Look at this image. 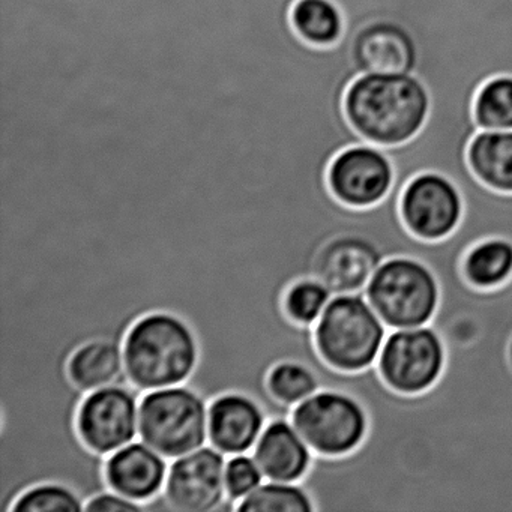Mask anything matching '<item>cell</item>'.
<instances>
[{
    "label": "cell",
    "mask_w": 512,
    "mask_h": 512,
    "mask_svg": "<svg viewBox=\"0 0 512 512\" xmlns=\"http://www.w3.org/2000/svg\"><path fill=\"white\" fill-rule=\"evenodd\" d=\"M388 332L364 293L332 296L314 323L320 356L344 373H358L376 365Z\"/></svg>",
    "instance_id": "3"
},
{
    "label": "cell",
    "mask_w": 512,
    "mask_h": 512,
    "mask_svg": "<svg viewBox=\"0 0 512 512\" xmlns=\"http://www.w3.org/2000/svg\"><path fill=\"white\" fill-rule=\"evenodd\" d=\"M265 481L301 482L310 470L314 452L290 418L268 421L253 448Z\"/></svg>",
    "instance_id": "16"
},
{
    "label": "cell",
    "mask_w": 512,
    "mask_h": 512,
    "mask_svg": "<svg viewBox=\"0 0 512 512\" xmlns=\"http://www.w3.org/2000/svg\"><path fill=\"white\" fill-rule=\"evenodd\" d=\"M467 161L485 187L512 194V130H479L467 149Z\"/></svg>",
    "instance_id": "18"
},
{
    "label": "cell",
    "mask_w": 512,
    "mask_h": 512,
    "mask_svg": "<svg viewBox=\"0 0 512 512\" xmlns=\"http://www.w3.org/2000/svg\"><path fill=\"white\" fill-rule=\"evenodd\" d=\"M365 298L389 331L430 325L440 304L436 275L410 257H391L365 287Z\"/></svg>",
    "instance_id": "5"
},
{
    "label": "cell",
    "mask_w": 512,
    "mask_h": 512,
    "mask_svg": "<svg viewBox=\"0 0 512 512\" xmlns=\"http://www.w3.org/2000/svg\"><path fill=\"white\" fill-rule=\"evenodd\" d=\"M199 341L176 314L157 311L137 320L124 340L125 374L137 391L185 385L199 364Z\"/></svg>",
    "instance_id": "2"
},
{
    "label": "cell",
    "mask_w": 512,
    "mask_h": 512,
    "mask_svg": "<svg viewBox=\"0 0 512 512\" xmlns=\"http://www.w3.org/2000/svg\"><path fill=\"white\" fill-rule=\"evenodd\" d=\"M463 275L470 286L481 290L508 283L512 277V242L490 238L473 245L464 257Z\"/></svg>",
    "instance_id": "19"
},
{
    "label": "cell",
    "mask_w": 512,
    "mask_h": 512,
    "mask_svg": "<svg viewBox=\"0 0 512 512\" xmlns=\"http://www.w3.org/2000/svg\"><path fill=\"white\" fill-rule=\"evenodd\" d=\"M293 427L314 454L340 457L355 451L368 433L365 407L343 391L320 389L293 407Z\"/></svg>",
    "instance_id": "6"
},
{
    "label": "cell",
    "mask_w": 512,
    "mask_h": 512,
    "mask_svg": "<svg viewBox=\"0 0 512 512\" xmlns=\"http://www.w3.org/2000/svg\"><path fill=\"white\" fill-rule=\"evenodd\" d=\"M383 262L385 256L370 239L341 235L320 250L314 263L313 278L325 284L332 296L364 293Z\"/></svg>",
    "instance_id": "13"
},
{
    "label": "cell",
    "mask_w": 512,
    "mask_h": 512,
    "mask_svg": "<svg viewBox=\"0 0 512 512\" xmlns=\"http://www.w3.org/2000/svg\"><path fill=\"white\" fill-rule=\"evenodd\" d=\"M331 299L332 293L325 284L313 277L304 278L293 283L287 290L284 311L292 322L314 326Z\"/></svg>",
    "instance_id": "24"
},
{
    "label": "cell",
    "mask_w": 512,
    "mask_h": 512,
    "mask_svg": "<svg viewBox=\"0 0 512 512\" xmlns=\"http://www.w3.org/2000/svg\"><path fill=\"white\" fill-rule=\"evenodd\" d=\"M167 461L142 440H134L107 455V485L122 496L143 503L148 511L149 503L163 493L170 466Z\"/></svg>",
    "instance_id": "15"
},
{
    "label": "cell",
    "mask_w": 512,
    "mask_h": 512,
    "mask_svg": "<svg viewBox=\"0 0 512 512\" xmlns=\"http://www.w3.org/2000/svg\"><path fill=\"white\" fill-rule=\"evenodd\" d=\"M224 478H226L227 497L235 503V506H238L242 499L253 493L265 481L262 469L250 452L227 457Z\"/></svg>",
    "instance_id": "26"
},
{
    "label": "cell",
    "mask_w": 512,
    "mask_h": 512,
    "mask_svg": "<svg viewBox=\"0 0 512 512\" xmlns=\"http://www.w3.org/2000/svg\"><path fill=\"white\" fill-rule=\"evenodd\" d=\"M292 25L311 46H335L344 34L343 11L335 0H298L292 10Z\"/></svg>",
    "instance_id": "20"
},
{
    "label": "cell",
    "mask_w": 512,
    "mask_h": 512,
    "mask_svg": "<svg viewBox=\"0 0 512 512\" xmlns=\"http://www.w3.org/2000/svg\"><path fill=\"white\" fill-rule=\"evenodd\" d=\"M227 455L212 445H205L170 463L163 497L167 511H236L227 497Z\"/></svg>",
    "instance_id": "8"
},
{
    "label": "cell",
    "mask_w": 512,
    "mask_h": 512,
    "mask_svg": "<svg viewBox=\"0 0 512 512\" xmlns=\"http://www.w3.org/2000/svg\"><path fill=\"white\" fill-rule=\"evenodd\" d=\"M404 226L424 241L448 238L460 226L464 200L460 188L448 176L425 172L415 176L400 199Z\"/></svg>",
    "instance_id": "10"
},
{
    "label": "cell",
    "mask_w": 512,
    "mask_h": 512,
    "mask_svg": "<svg viewBox=\"0 0 512 512\" xmlns=\"http://www.w3.org/2000/svg\"><path fill=\"white\" fill-rule=\"evenodd\" d=\"M268 416L259 403L241 392L220 395L209 403V445L230 455L253 451Z\"/></svg>",
    "instance_id": "14"
},
{
    "label": "cell",
    "mask_w": 512,
    "mask_h": 512,
    "mask_svg": "<svg viewBox=\"0 0 512 512\" xmlns=\"http://www.w3.org/2000/svg\"><path fill=\"white\" fill-rule=\"evenodd\" d=\"M236 512H316L301 482L265 481L236 506Z\"/></svg>",
    "instance_id": "21"
},
{
    "label": "cell",
    "mask_w": 512,
    "mask_h": 512,
    "mask_svg": "<svg viewBox=\"0 0 512 512\" xmlns=\"http://www.w3.org/2000/svg\"><path fill=\"white\" fill-rule=\"evenodd\" d=\"M142 395L130 383H118L85 395L77 415V428L88 448L107 457L134 442L139 437Z\"/></svg>",
    "instance_id": "9"
},
{
    "label": "cell",
    "mask_w": 512,
    "mask_h": 512,
    "mask_svg": "<svg viewBox=\"0 0 512 512\" xmlns=\"http://www.w3.org/2000/svg\"><path fill=\"white\" fill-rule=\"evenodd\" d=\"M376 365L389 388L400 394H422L442 377L445 343L431 325L392 329L386 335Z\"/></svg>",
    "instance_id": "7"
},
{
    "label": "cell",
    "mask_w": 512,
    "mask_h": 512,
    "mask_svg": "<svg viewBox=\"0 0 512 512\" xmlns=\"http://www.w3.org/2000/svg\"><path fill=\"white\" fill-rule=\"evenodd\" d=\"M344 112L364 142L394 148L415 139L427 124L431 95L415 73H368L356 77Z\"/></svg>",
    "instance_id": "1"
},
{
    "label": "cell",
    "mask_w": 512,
    "mask_h": 512,
    "mask_svg": "<svg viewBox=\"0 0 512 512\" xmlns=\"http://www.w3.org/2000/svg\"><path fill=\"white\" fill-rule=\"evenodd\" d=\"M268 389L278 403L293 409L320 391L322 385L308 365L298 361H283L269 373Z\"/></svg>",
    "instance_id": "23"
},
{
    "label": "cell",
    "mask_w": 512,
    "mask_h": 512,
    "mask_svg": "<svg viewBox=\"0 0 512 512\" xmlns=\"http://www.w3.org/2000/svg\"><path fill=\"white\" fill-rule=\"evenodd\" d=\"M85 502L67 485L46 482L26 490L11 512H82Z\"/></svg>",
    "instance_id": "25"
},
{
    "label": "cell",
    "mask_w": 512,
    "mask_h": 512,
    "mask_svg": "<svg viewBox=\"0 0 512 512\" xmlns=\"http://www.w3.org/2000/svg\"><path fill=\"white\" fill-rule=\"evenodd\" d=\"M395 167L385 149L371 143L341 151L328 170V185L335 199L350 208H371L391 193Z\"/></svg>",
    "instance_id": "11"
},
{
    "label": "cell",
    "mask_w": 512,
    "mask_h": 512,
    "mask_svg": "<svg viewBox=\"0 0 512 512\" xmlns=\"http://www.w3.org/2000/svg\"><path fill=\"white\" fill-rule=\"evenodd\" d=\"M473 116L479 130H512V76H496L481 86Z\"/></svg>",
    "instance_id": "22"
},
{
    "label": "cell",
    "mask_w": 512,
    "mask_h": 512,
    "mask_svg": "<svg viewBox=\"0 0 512 512\" xmlns=\"http://www.w3.org/2000/svg\"><path fill=\"white\" fill-rule=\"evenodd\" d=\"M146 511V506L136 500L122 496L118 491L107 488L85 503V512H139Z\"/></svg>",
    "instance_id": "27"
},
{
    "label": "cell",
    "mask_w": 512,
    "mask_h": 512,
    "mask_svg": "<svg viewBox=\"0 0 512 512\" xmlns=\"http://www.w3.org/2000/svg\"><path fill=\"white\" fill-rule=\"evenodd\" d=\"M352 80L368 73H416L419 49L409 29L394 20H374L350 44L347 55Z\"/></svg>",
    "instance_id": "12"
},
{
    "label": "cell",
    "mask_w": 512,
    "mask_h": 512,
    "mask_svg": "<svg viewBox=\"0 0 512 512\" xmlns=\"http://www.w3.org/2000/svg\"><path fill=\"white\" fill-rule=\"evenodd\" d=\"M68 376L83 397L107 386L128 383L124 344L106 338L88 341L71 356Z\"/></svg>",
    "instance_id": "17"
},
{
    "label": "cell",
    "mask_w": 512,
    "mask_h": 512,
    "mask_svg": "<svg viewBox=\"0 0 512 512\" xmlns=\"http://www.w3.org/2000/svg\"><path fill=\"white\" fill-rule=\"evenodd\" d=\"M209 403L188 385L145 392L139 403V439L173 461L209 443Z\"/></svg>",
    "instance_id": "4"
}]
</instances>
